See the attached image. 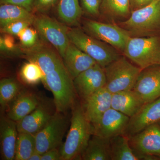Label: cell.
Listing matches in <instances>:
<instances>
[{
    "label": "cell",
    "mask_w": 160,
    "mask_h": 160,
    "mask_svg": "<svg viewBox=\"0 0 160 160\" xmlns=\"http://www.w3.org/2000/svg\"><path fill=\"white\" fill-rule=\"evenodd\" d=\"M56 111L53 99L42 98L34 110L17 122L18 132L36 134L49 122Z\"/></svg>",
    "instance_id": "30bf717a"
},
{
    "label": "cell",
    "mask_w": 160,
    "mask_h": 160,
    "mask_svg": "<svg viewBox=\"0 0 160 160\" xmlns=\"http://www.w3.org/2000/svg\"><path fill=\"white\" fill-rule=\"evenodd\" d=\"M58 2V0H34L32 12L38 14H46Z\"/></svg>",
    "instance_id": "d6a6232c"
},
{
    "label": "cell",
    "mask_w": 160,
    "mask_h": 160,
    "mask_svg": "<svg viewBox=\"0 0 160 160\" xmlns=\"http://www.w3.org/2000/svg\"><path fill=\"white\" fill-rule=\"evenodd\" d=\"M83 13L92 18L101 15L100 7L102 0H79Z\"/></svg>",
    "instance_id": "4dcf8cb0"
},
{
    "label": "cell",
    "mask_w": 160,
    "mask_h": 160,
    "mask_svg": "<svg viewBox=\"0 0 160 160\" xmlns=\"http://www.w3.org/2000/svg\"><path fill=\"white\" fill-rule=\"evenodd\" d=\"M36 140L34 134L18 132L15 149V160H29L36 152Z\"/></svg>",
    "instance_id": "4316f807"
},
{
    "label": "cell",
    "mask_w": 160,
    "mask_h": 160,
    "mask_svg": "<svg viewBox=\"0 0 160 160\" xmlns=\"http://www.w3.org/2000/svg\"><path fill=\"white\" fill-rule=\"evenodd\" d=\"M0 49L1 52L6 55H22V47L19 48L15 43L14 39L11 35L6 34L0 38Z\"/></svg>",
    "instance_id": "f1b7e54d"
},
{
    "label": "cell",
    "mask_w": 160,
    "mask_h": 160,
    "mask_svg": "<svg viewBox=\"0 0 160 160\" xmlns=\"http://www.w3.org/2000/svg\"><path fill=\"white\" fill-rule=\"evenodd\" d=\"M68 37L71 43L103 68L121 56L119 52L113 47L91 36L81 28H69Z\"/></svg>",
    "instance_id": "277c9868"
},
{
    "label": "cell",
    "mask_w": 160,
    "mask_h": 160,
    "mask_svg": "<svg viewBox=\"0 0 160 160\" xmlns=\"http://www.w3.org/2000/svg\"><path fill=\"white\" fill-rule=\"evenodd\" d=\"M41 160H62L60 148L50 149L44 152L42 155Z\"/></svg>",
    "instance_id": "e575fe53"
},
{
    "label": "cell",
    "mask_w": 160,
    "mask_h": 160,
    "mask_svg": "<svg viewBox=\"0 0 160 160\" xmlns=\"http://www.w3.org/2000/svg\"><path fill=\"white\" fill-rule=\"evenodd\" d=\"M69 123L67 113L56 111L46 126L35 134L36 152L42 154L50 149L60 148Z\"/></svg>",
    "instance_id": "9c48e42d"
},
{
    "label": "cell",
    "mask_w": 160,
    "mask_h": 160,
    "mask_svg": "<svg viewBox=\"0 0 160 160\" xmlns=\"http://www.w3.org/2000/svg\"><path fill=\"white\" fill-rule=\"evenodd\" d=\"M28 61L21 67L20 77L27 85H35L42 82L43 78V72L36 63L32 61Z\"/></svg>",
    "instance_id": "83f0119b"
},
{
    "label": "cell",
    "mask_w": 160,
    "mask_h": 160,
    "mask_svg": "<svg viewBox=\"0 0 160 160\" xmlns=\"http://www.w3.org/2000/svg\"><path fill=\"white\" fill-rule=\"evenodd\" d=\"M104 69L106 77L105 87L112 94L132 90L142 70L124 55L120 56Z\"/></svg>",
    "instance_id": "5b68a950"
},
{
    "label": "cell",
    "mask_w": 160,
    "mask_h": 160,
    "mask_svg": "<svg viewBox=\"0 0 160 160\" xmlns=\"http://www.w3.org/2000/svg\"><path fill=\"white\" fill-rule=\"evenodd\" d=\"M131 12L148 6L155 0H129Z\"/></svg>",
    "instance_id": "d590c367"
},
{
    "label": "cell",
    "mask_w": 160,
    "mask_h": 160,
    "mask_svg": "<svg viewBox=\"0 0 160 160\" xmlns=\"http://www.w3.org/2000/svg\"><path fill=\"white\" fill-rule=\"evenodd\" d=\"M160 122V97L145 104L132 117L130 118L125 134L131 137L146 127Z\"/></svg>",
    "instance_id": "9a60e30c"
},
{
    "label": "cell",
    "mask_w": 160,
    "mask_h": 160,
    "mask_svg": "<svg viewBox=\"0 0 160 160\" xmlns=\"http://www.w3.org/2000/svg\"><path fill=\"white\" fill-rule=\"evenodd\" d=\"M117 24L131 37L160 35V0L132 12L127 20Z\"/></svg>",
    "instance_id": "3957f363"
},
{
    "label": "cell",
    "mask_w": 160,
    "mask_h": 160,
    "mask_svg": "<svg viewBox=\"0 0 160 160\" xmlns=\"http://www.w3.org/2000/svg\"><path fill=\"white\" fill-rule=\"evenodd\" d=\"M34 1V0H0L1 4H10L16 5L32 12Z\"/></svg>",
    "instance_id": "836d02e7"
},
{
    "label": "cell",
    "mask_w": 160,
    "mask_h": 160,
    "mask_svg": "<svg viewBox=\"0 0 160 160\" xmlns=\"http://www.w3.org/2000/svg\"><path fill=\"white\" fill-rule=\"evenodd\" d=\"M33 20H20L14 22L2 28H1V32L18 36V35L23 29L32 25Z\"/></svg>",
    "instance_id": "1f68e13d"
},
{
    "label": "cell",
    "mask_w": 160,
    "mask_h": 160,
    "mask_svg": "<svg viewBox=\"0 0 160 160\" xmlns=\"http://www.w3.org/2000/svg\"><path fill=\"white\" fill-rule=\"evenodd\" d=\"M129 143L139 153L160 157V122L129 138Z\"/></svg>",
    "instance_id": "5bb4252c"
},
{
    "label": "cell",
    "mask_w": 160,
    "mask_h": 160,
    "mask_svg": "<svg viewBox=\"0 0 160 160\" xmlns=\"http://www.w3.org/2000/svg\"><path fill=\"white\" fill-rule=\"evenodd\" d=\"M73 81L78 97L84 102L96 92L106 86L105 70L99 65L96 64L81 72Z\"/></svg>",
    "instance_id": "8fae6325"
},
{
    "label": "cell",
    "mask_w": 160,
    "mask_h": 160,
    "mask_svg": "<svg viewBox=\"0 0 160 160\" xmlns=\"http://www.w3.org/2000/svg\"><path fill=\"white\" fill-rule=\"evenodd\" d=\"M32 25L42 40L53 47L62 58L70 43L69 27L46 14L35 15Z\"/></svg>",
    "instance_id": "52a82bcc"
},
{
    "label": "cell",
    "mask_w": 160,
    "mask_h": 160,
    "mask_svg": "<svg viewBox=\"0 0 160 160\" xmlns=\"http://www.w3.org/2000/svg\"><path fill=\"white\" fill-rule=\"evenodd\" d=\"M81 160H111L110 139L92 135Z\"/></svg>",
    "instance_id": "603a6c76"
},
{
    "label": "cell",
    "mask_w": 160,
    "mask_h": 160,
    "mask_svg": "<svg viewBox=\"0 0 160 160\" xmlns=\"http://www.w3.org/2000/svg\"><path fill=\"white\" fill-rule=\"evenodd\" d=\"M23 57L36 63L42 69L44 87L51 91L57 111L67 113L77 102L73 79L62 58L52 46L42 40L30 48L22 47Z\"/></svg>",
    "instance_id": "6da1fadb"
},
{
    "label": "cell",
    "mask_w": 160,
    "mask_h": 160,
    "mask_svg": "<svg viewBox=\"0 0 160 160\" xmlns=\"http://www.w3.org/2000/svg\"><path fill=\"white\" fill-rule=\"evenodd\" d=\"M82 29L87 34L109 44L122 54L131 37L128 32L115 23L87 19L83 21Z\"/></svg>",
    "instance_id": "ba28073f"
},
{
    "label": "cell",
    "mask_w": 160,
    "mask_h": 160,
    "mask_svg": "<svg viewBox=\"0 0 160 160\" xmlns=\"http://www.w3.org/2000/svg\"><path fill=\"white\" fill-rule=\"evenodd\" d=\"M21 85L12 78H5L0 81L1 112L6 111L13 100L22 90Z\"/></svg>",
    "instance_id": "484cf974"
},
{
    "label": "cell",
    "mask_w": 160,
    "mask_h": 160,
    "mask_svg": "<svg viewBox=\"0 0 160 160\" xmlns=\"http://www.w3.org/2000/svg\"><path fill=\"white\" fill-rule=\"evenodd\" d=\"M18 131L17 122L7 116L1 115L0 119V149L1 159L13 160Z\"/></svg>",
    "instance_id": "e0dca14e"
},
{
    "label": "cell",
    "mask_w": 160,
    "mask_h": 160,
    "mask_svg": "<svg viewBox=\"0 0 160 160\" xmlns=\"http://www.w3.org/2000/svg\"><path fill=\"white\" fill-rule=\"evenodd\" d=\"M132 90L144 104L160 97V65L142 69Z\"/></svg>",
    "instance_id": "4fadbf2b"
},
{
    "label": "cell",
    "mask_w": 160,
    "mask_h": 160,
    "mask_svg": "<svg viewBox=\"0 0 160 160\" xmlns=\"http://www.w3.org/2000/svg\"><path fill=\"white\" fill-rule=\"evenodd\" d=\"M42 155L36 152H35L32 155L29 160H41Z\"/></svg>",
    "instance_id": "8d00e7d4"
},
{
    "label": "cell",
    "mask_w": 160,
    "mask_h": 160,
    "mask_svg": "<svg viewBox=\"0 0 160 160\" xmlns=\"http://www.w3.org/2000/svg\"><path fill=\"white\" fill-rule=\"evenodd\" d=\"M111 160H147L146 155L139 153L132 148L129 138L125 134L110 139Z\"/></svg>",
    "instance_id": "44dd1931"
},
{
    "label": "cell",
    "mask_w": 160,
    "mask_h": 160,
    "mask_svg": "<svg viewBox=\"0 0 160 160\" xmlns=\"http://www.w3.org/2000/svg\"><path fill=\"white\" fill-rule=\"evenodd\" d=\"M129 119L126 115L110 108L97 122L91 124L92 134L109 139L124 134Z\"/></svg>",
    "instance_id": "7c38bea8"
},
{
    "label": "cell",
    "mask_w": 160,
    "mask_h": 160,
    "mask_svg": "<svg viewBox=\"0 0 160 160\" xmlns=\"http://www.w3.org/2000/svg\"><path fill=\"white\" fill-rule=\"evenodd\" d=\"M33 12L10 4H2L0 6V27L2 28L11 23L23 20H33Z\"/></svg>",
    "instance_id": "d4e9b609"
},
{
    "label": "cell",
    "mask_w": 160,
    "mask_h": 160,
    "mask_svg": "<svg viewBox=\"0 0 160 160\" xmlns=\"http://www.w3.org/2000/svg\"><path fill=\"white\" fill-rule=\"evenodd\" d=\"M22 47L24 48H30L37 44L39 35L35 29L28 27L24 29L18 35Z\"/></svg>",
    "instance_id": "f546056e"
},
{
    "label": "cell",
    "mask_w": 160,
    "mask_h": 160,
    "mask_svg": "<svg viewBox=\"0 0 160 160\" xmlns=\"http://www.w3.org/2000/svg\"><path fill=\"white\" fill-rule=\"evenodd\" d=\"M62 58L73 80L81 72L98 64L93 59L70 42Z\"/></svg>",
    "instance_id": "ac0fdd59"
},
{
    "label": "cell",
    "mask_w": 160,
    "mask_h": 160,
    "mask_svg": "<svg viewBox=\"0 0 160 160\" xmlns=\"http://www.w3.org/2000/svg\"><path fill=\"white\" fill-rule=\"evenodd\" d=\"M145 105L133 90L118 92L112 93L111 108L132 117Z\"/></svg>",
    "instance_id": "ffe728a7"
},
{
    "label": "cell",
    "mask_w": 160,
    "mask_h": 160,
    "mask_svg": "<svg viewBox=\"0 0 160 160\" xmlns=\"http://www.w3.org/2000/svg\"><path fill=\"white\" fill-rule=\"evenodd\" d=\"M42 98L33 91L22 89L6 110V116L17 122L34 110Z\"/></svg>",
    "instance_id": "2e32d148"
},
{
    "label": "cell",
    "mask_w": 160,
    "mask_h": 160,
    "mask_svg": "<svg viewBox=\"0 0 160 160\" xmlns=\"http://www.w3.org/2000/svg\"><path fill=\"white\" fill-rule=\"evenodd\" d=\"M58 17L62 23L73 27L79 24L83 13L79 0H58Z\"/></svg>",
    "instance_id": "cb8c5ba5"
},
{
    "label": "cell",
    "mask_w": 160,
    "mask_h": 160,
    "mask_svg": "<svg viewBox=\"0 0 160 160\" xmlns=\"http://www.w3.org/2000/svg\"><path fill=\"white\" fill-rule=\"evenodd\" d=\"M112 93L106 87L96 92L82 103L87 118L91 124L97 122L108 109L111 108Z\"/></svg>",
    "instance_id": "d6986e66"
},
{
    "label": "cell",
    "mask_w": 160,
    "mask_h": 160,
    "mask_svg": "<svg viewBox=\"0 0 160 160\" xmlns=\"http://www.w3.org/2000/svg\"><path fill=\"white\" fill-rule=\"evenodd\" d=\"M123 54L142 69L160 65V35L130 37Z\"/></svg>",
    "instance_id": "8992f818"
},
{
    "label": "cell",
    "mask_w": 160,
    "mask_h": 160,
    "mask_svg": "<svg viewBox=\"0 0 160 160\" xmlns=\"http://www.w3.org/2000/svg\"><path fill=\"white\" fill-rule=\"evenodd\" d=\"M101 15L113 23L127 20L131 13L129 0H102Z\"/></svg>",
    "instance_id": "7402d4cb"
},
{
    "label": "cell",
    "mask_w": 160,
    "mask_h": 160,
    "mask_svg": "<svg viewBox=\"0 0 160 160\" xmlns=\"http://www.w3.org/2000/svg\"><path fill=\"white\" fill-rule=\"evenodd\" d=\"M71 111L70 129L60 147L62 160H81L92 135L91 123L81 102L77 101Z\"/></svg>",
    "instance_id": "7a4b0ae2"
}]
</instances>
